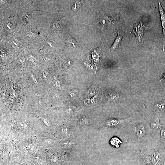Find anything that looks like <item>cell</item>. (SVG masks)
<instances>
[{
	"label": "cell",
	"mask_w": 165,
	"mask_h": 165,
	"mask_svg": "<svg viewBox=\"0 0 165 165\" xmlns=\"http://www.w3.org/2000/svg\"><path fill=\"white\" fill-rule=\"evenodd\" d=\"M1 127L6 136L17 140L27 139L43 131L39 123L23 121L7 123Z\"/></svg>",
	"instance_id": "6da1fadb"
},
{
	"label": "cell",
	"mask_w": 165,
	"mask_h": 165,
	"mask_svg": "<svg viewBox=\"0 0 165 165\" xmlns=\"http://www.w3.org/2000/svg\"><path fill=\"white\" fill-rule=\"evenodd\" d=\"M48 149L46 154L47 165H62L64 161V152L55 147Z\"/></svg>",
	"instance_id": "7a4b0ae2"
},
{
	"label": "cell",
	"mask_w": 165,
	"mask_h": 165,
	"mask_svg": "<svg viewBox=\"0 0 165 165\" xmlns=\"http://www.w3.org/2000/svg\"><path fill=\"white\" fill-rule=\"evenodd\" d=\"M36 140L40 146L49 148L57 146L59 141L54 134L42 131L38 133Z\"/></svg>",
	"instance_id": "3957f363"
},
{
	"label": "cell",
	"mask_w": 165,
	"mask_h": 165,
	"mask_svg": "<svg viewBox=\"0 0 165 165\" xmlns=\"http://www.w3.org/2000/svg\"><path fill=\"white\" fill-rule=\"evenodd\" d=\"M131 118V117L122 119H117L113 118L111 115L103 124L100 127V129H105L110 128L121 129L124 127Z\"/></svg>",
	"instance_id": "277c9868"
},
{
	"label": "cell",
	"mask_w": 165,
	"mask_h": 165,
	"mask_svg": "<svg viewBox=\"0 0 165 165\" xmlns=\"http://www.w3.org/2000/svg\"><path fill=\"white\" fill-rule=\"evenodd\" d=\"M142 156L141 165H159L161 159L159 150L154 149L152 154L148 155L141 153Z\"/></svg>",
	"instance_id": "5b68a950"
},
{
	"label": "cell",
	"mask_w": 165,
	"mask_h": 165,
	"mask_svg": "<svg viewBox=\"0 0 165 165\" xmlns=\"http://www.w3.org/2000/svg\"><path fill=\"white\" fill-rule=\"evenodd\" d=\"M73 130L72 126L67 123L61 124L54 134L58 140L72 137Z\"/></svg>",
	"instance_id": "8992f818"
},
{
	"label": "cell",
	"mask_w": 165,
	"mask_h": 165,
	"mask_svg": "<svg viewBox=\"0 0 165 165\" xmlns=\"http://www.w3.org/2000/svg\"><path fill=\"white\" fill-rule=\"evenodd\" d=\"M148 27L146 26L141 21L134 23L132 33H134L140 43H141L142 37Z\"/></svg>",
	"instance_id": "52a82bcc"
},
{
	"label": "cell",
	"mask_w": 165,
	"mask_h": 165,
	"mask_svg": "<svg viewBox=\"0 0 165 165\" xmlns=\"http://www.w3.org/2000/svg\"><path fill=\"white\" fill-rule=\"evenodd\" d=\"M159 117V111L155 108L152 114V120L150 124V130H160L161 127Z\"/></svg>",
	"instance_id": "ba28073f"
},
{
	"label": "cell",
	"mask_w": 165,
	"mask_h": 165,
	"mask_svg": "<svg viewBox=\"0 0 165 165\" xmlns=\"http://www.w3.org/2000/svg\"><path fill=\"white\" fill-rule=\"evenodd\" d=\"M117 35L112 44L108 50L109 52H111L115 50L120 46L122 38L124 35V31L122 28H118Z\"/></svg>",
	"instance_id": "9c48e42d"
},
{
	"label": "cell",
	"mask_w": 165,
	"mask_h": 165,
	"mask_svg": "<svg viewBox=\"0 0 165 165\" xmlns=\"http://www.w3.org/2000/svg\"><path fill=\"white\" fill-rule=\"evenodd\" d=\"M158 6L163 30V50L164 51L165 46V12L163 10L160 2H158Z\"/></svg>",
	"instance_id": "30bf717a"
},
{
	"label": "cell",
	"mask_w": 165,
	"mask_h": 165,
	"mask_svg": "<svg viewBox=\"0 0 165 165\" xmlns=\"http://www.w3.org/2000/svg\"><path fill=\"white\" fill-rule=\"evenodd\" d=\"M59 144L63 148L69 150L76 144L75 140L72 137L61 140L59 141Z\"/></svg>",
	"instance_id": "8fae6325"
},
{
	"label": "cell",
	"mask_w": 165,
	"mask_h": 165,
	"mask_svg": "<svg viewBox=\"0 0 165 165\" xmlns=\"http://www.w3.org/2000/svg\"><path fill=\"white\" fill-rule=\"evenodd\" d=\"M145 130V127L141 124L137 125L135 128V134L139 138H142L144 137Z\"/></svg>",
	"instance_id": "7c38bea8"
},
{
	"label": "cell",
	"mask_w": 165,
	"mask_h": 165,
	"mask_svg": "<svg viewBox=\"0 0 165 165\" xmlns=\"http://www.w3.org/2000/svg\"><path fill=\"white\" fill-rule=\"evenodd\" d=\"M106 96L109 101H112L118 99L119 97V95L116 92L112 90H109L106 93Z\"/></svg>",
	"instance_id": "4fadbf2b"
},
{
	"label": "cell",
	"mask_w": 165,
	"mask_h": 165,
	"mask_svg": "<svg viewBox=\"0 0 165 165\" xmlns=\"http://www.w3.org/2000/svg\"><path fill=\"white\" fill-rule=\"evenodd\" d=\"M80 127L82 128H85L89 127V121L88 119L86 116L81 117L79 121Z\"/></svg>",
	"instance_id": "5bb4252c"
},
{
	"label": "cell",
	"mask_w": 165,
	"mask_h": 165,
	"mask_svg": "<svg viewBox=\"0 0 165 165\" xmlns=\"http://www.w3.org/2000/svg\"><path fill=\"white\" fill-rule=\"evenodd\" d=\"M156 108L159 111H165V101L160 100L157 101L155 105Z\"/></svg>",
	"instance_id": "9a60e30c"
},
{
	"label": "cell",
	"mask_w": 165,
	"mask_h": 165,
	"mask_svg": "<svg viewBox=\"0 0 165 165\" xmlns=\"http://www.w3.org/2000/svg\"><path fill=\"white\" fill-rule=\"evenodd\" d=\"M110 142L112 145L118 148L119 146V145L122 143V142L118 138L114 137L110 140Z\"/></svg>",
	"instance_id": "2e32d148"
},
{
	"label": "cell",
	"mask_w": 165,
	"mask_h": 165,
	"mask_svg": "<svg viewBox=\"0 0 165 165\" xmlns=\"http://www.w3.org/2000/svg\"><path fill=\"white\" fill-rule=\"evenodd\" d=\"M81 2V1H76L75 2L72 7V10L74 11L78 10L80 7Z\"/></svg>",
	"instance_id": "e0dca14e"
},
{
	"label": "cell",
	"mask_w": 165,
	"mask_h": 165,
	"mask_svg": "<svg viewBox=\"0 0 165 165\" xmlns=\"http://www.w3.org/2000/svg\"><path fill=\"white\" fill-rule=\"evenodd\" d=\"M160 130L161 132L160 138L161 141L163 143L165 146V129L160 128Z\"/></svg>",
	"instance_id": "ac0fdd59"
},
{
	"label": "cell",
	"mask_w": 165,
	"mask_h": 165,
	"mask_svg": "<svg viewBox=\"0 0 165 165\" xmlns=\"http://www.w3.org/2000/svg\"><path fill=\"white\" fill-rule=\"evenodd\" d=\"M67 40V42L70 46L73 47H76L77 46V43L74 38H70Z\"/></svg>",
	"instance_id": "d6986e66"
},
{
	"label": "cell",
	"mask_w": 165,
	"mask_h": 165,
	"mask_svg": "<svg viewBox=\"0 0 165 165\" xmlns=\"http://www.w3.org/2000/svg\"><path fill=\"white\" fill-rule=\"evenodd\" d=\"M160 80H165V71H163L161 74Z\"/></svg>",
	"instance_id": "ffe728a7"
},
{
	"label": "cell",
	"mask_w": 165,
	"mask_h": 165,
	"mask_svg": "<svg viewBox=\"0 0 165 165\" xmlns=\"http://www.w3.org/2000/svg\"><path fill=\"white\" fill-rule=\"evenodd\" d=\"M70 95L71 97H74L75 95V92L74 91H70Z\"/></svg>",
	"instance_id": "44dd1931"
}]
</instances>
